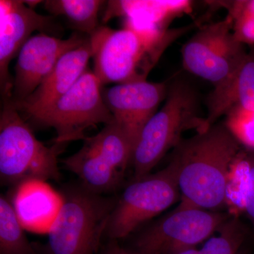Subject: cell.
<instances>
[{"label":"cell","instance_id":"6da1fadb","mask_svg":"<svg viewBox=\"0 0 254 254\" xmlns=\"http://www.w3.org/2000/svg\"><path fill=\"white\" fill-rule=\"evenodd\" d=\"M243 146L225 124H214L174 148L180 205L217 211L226 206L230 169Z\"/></svg>","mask_w":254,"mask_h":254},{"label":"cell","instance_id":"7a4b0ae2","mask_svg":"<svg viewBox=\"0 0 254 254\" xmlns=\"http://www.w3.org/2000/svg\"><path fill=\"white\" fill-rule=\"evenodd\" d=\"M185 31H166L131 18L122 29L99 26L89 36L93 73L102 85L146 81L165 50Z\"/></svg>","mask_w":254,"mask_h":254},{"label":"cell","instance_id":"3957f363","mask_svg":"<svg viewBox=\"0 0 254 254\" xmlns=\"http://www.w3.org/2000/svg\"><path fill=\"white\" fill-rule=\"evenodd\" d=\"M204 131L205 118L200 115L198 94L187 82L177 80L168 86L165 103L150 119L143 130L132 155L134 180L149 175L155 165L181 142L187 130Z\"/></svg>","mask_w":254,"mask_h":254},{"label":"cell","instance_id":"277c9868","mask_svg":"<svg viewBox=\"0 0 254 254\" xmlns=\"http://www.w3.org/2000/svg\"><path fill=\"white\" fill-rule=\"evenodd\" d=\"M63 204L48 232L45 254H98L117 198L82 186L64 187Z\"/></svg>","mask_w":254,"mask_h":254},{"label":"cell","instance_id":"5b68a950","mask_svg":"<svg viewBox=\"0 0 254 254\" xmlns=\"http://www.w3.org/2000/svg\"><path fill=\"white\" fill-rule=\"evenodd\" d=\"M47 147L38 141L11 100H4L0 115V180L15 187L23 182L61 179L58 155L63 145Z\"/></svg>","mask_w":254,"mask_h":254},{"label":"cell","instance_id":"8992f818","mask_svg":"<svg viewBox=\"0 0 254 254\" xmlns=\"http://www.w3.org/2000/svg\"><path fill=\"white\" fill-rule=\"evenodd\" d=\"M133 151L131 140L115 121L95 136L86 137L81 149L62 163L78 177L82 186L104 195L121 185Z\"/></svg>","mask_w":254,"mask_h":254},{"label":"cell","instance_id":"52a82bcc","mask_svg":"<svg viewBox=\"0 0 254 254\" xmlns=\"http://www.w3.org/2000/svg\"><path fill=\"white\" fill-rule=\"evenodd\" d=\"M101 86L93 71L87 68L66 94L31 120L41 126L55 128V143L85 140L87 128L115 122L103 99Z\"/></svg>","mask_w":254,"mask_h":254},{"label":"cell","instance_id":"ba28073f","mask_svg":"<svg viewBox=\"0 0 254 254\" xmlns=\"http://www.w3.org/2000/svg\"><path fill=\"white\" fill-rule=\"evenodd\" d=\"M180 199L176 172L171 163L155 174L133 180L117 198L105 235L125 238Z\"/></svg>","mask_w":254,"mask_h":254},{"label":"cell","instance_id":"9c48e42d","mask_svg":"<svg viewBox=\"0 0 254 254\" xmlns=\"http://www.w3.org/2000/svg\"><path fill=\"white\" fill-rule=\"evenodd\" d=\"M247 54L234 35L230 16L202 26L182 48L184 68L214 86L230 77Z\"/></svg>","mask_w":254,"mask_h":254},{"label":"cell","instance_id":"30bf717a","mask_svg":"<svg viewBox=\"0 0 254 254\" xmlns=\"http://www.w3.org/2000/svg\"><path fill=\"white\" fill-rule=\"evenodd\" d=\"M230 216V214L179 205L138 235L133 252L171 254L193 248L210 238Z\"/></svg>","mask_w":254,"mask_h":254},{"label":"cell","instance_id":"8fae6325","mask_svg":"<svg viewBox=\"0 0 254 254\" xmlns=\"http://www.w3.org/2000/svg\"><path fill=\"white\" fill-rule=\"evenodd\" d=\"M88 39L77 33L65 40L44 33L31 37L18 53L11 102L18 103L27 98L53 71L63 55L81 46Z\"/></svg>","mask_w":254,"mask_h":254},{"label":"cell","instance_id":"7c38bea8","mask_svg":"<svg viewBox=\"0 0 254 254\" xmlns=\"http://www.w3.org/2000/svg\"><path fill=\"white\" fill-rule=\"evenodd\" d=\"M167 92L165 83L143 81L117 84L103 93L105 104L133 148L143 127L166 98Z\"/></svg>","mask_w":254,"mask_h":254},{"label":"cell","instance_id":"4fadbf2b","mask_svg":"<svg viewBox=\"0 0 254 254\" xmlns=\"http://www.w3.org/2000/svg\"><path fill=\"white\" fill-rule=\"evenodd\" d=\"M53 17L38 14L24 1H0V85L3 100L12 95L9 65L35 31L50 29Z\"/></svg>","mask_w":254,"mask_h":254},{"label":"cell","instance_id":"5bb4252c","mask_svg":"<svg viewBox=\"0 0 254 254\" xmlns=\"http://www.w3.org/2000/svg\"><path fill=\"white\" fill-rule=\"evenodd\" d=\"M92 55L88 38L81 46L63 55L53 71L27 98L18 103L11 102L15 108L29 119L48 109L79 79L87 69Z\"/></svg>","mask_w":254,"mask_h":254},{"label":"cell","instance_id":"9a60e30c","mask_svg":"<svg viewBox=\"0 0 254 254\" xmlns=\"http://www.w3.org/2000/svg\"><path fill=\"white\" fill-rule=\"evenodd\" d=\"M10 202L23 229L48 233L59 213L63 198L46 182L32 180L15 187Z\"/></svg>","mask_w":254,"mask_h":254},{"label":"cell","instance_id":"2e32d148","mask_svg":"<svg viewBox=\"0 0 254 254\" xmlns=\"http://www.w3.org/2000/svg\"><path fill=\"white\" fill-rule=\"evenodd\" d=\"M206 105V128L233 110H254V53L247 54L243 63L230 77L214 86L207 98Z\"/></svg>","mask_w":254,"mask_h":254},{"label":"cell","instance_id":"e0dca14e","mask_svg":"<svg viewBox=\"0 0 254 254\" xmlns=\"http://www.w3.org/2000/svg\"><path fill=\"white\" fill-rule=\"evenodd\" d=\"M190 9L189 1H110L105 19L124 15L164 28V23Z\"/></svg>","mask_w":254,"mask_h":254},{"label":"cell","instance_id":"ac0fdd59","mask_svg":"<svg viewBox=\"0 0 254 254\" xmlns=\"http://www.w3.org/2000/svg\"><path fill=\"white\" fill-rule=\"evenodd\" d=\"M104 1L99 0H49L45 6L51 14L66 18L73 27L91 36L98 26V12Z\"/></svg>","mask_w":254,"mask_h":254},{"label":"cell","instance_id":"d6986e66","mask_svg":"<svg viewBox=\"0 0 254 254\" xmlns=\"http://www.w3.org/2000/svg\"><path fill=\"white\" fill-rule=\"evenodd\" d=\"M11 202L0 197V254H36Z\"/></svg>","mask_w":254,"mask_h":254},{"label":"cell","instance_id":"ffe728a7","mask_svg":"<svg viewBox=\"0 0 254 254\" xmlns=\"http://www.w3.org/2000/svg\"><path fill=\"white\" fill-rule=\"evenodd\" d=\"M247 187L248 163L245 148H242L232 163L227 181L226 206L232 216L238 217L240 213H245Z\"/></svg>","mask_w":254,"mask_h":254},{"label":"cell","instance_id":"44dd1931","mask_svg":"<svg viewBox=\"0 0 254 254\" xmlns=\"http://www.w3.org/2000/svg\"><path fill=\"white\" fill-rule=\"evenodd\" d=\"M199 250L200 254H237L245 241L247 230L237 216L230 217Z\"/></svg>","mask_w":254,"mask_h":254},{"label":"cell","instance_id":"7402d4cb","mask_svg":"<svg viewBox=\"0 0 254 254\" xmlns=\"http://www.w3.org/2000/svg\"><path fill=\"white\" fill-rule=\"evenodd\" d=\"M232 20V31L242 44L254 43V0L236 1L229 8Z\"/></svg>","mask_w":254,"mask_h":254},{"label":"cell","instance_id":"603a6c76","mask_svg":"<svg viewBox=\"0 0 254 254\" xmlns=\"http://www.w3.org/2000/svg\"><path fill=\"white\" fill-rule=\"evenodd\" d=\"M225 124L242 146L254 150V110H233Z\"/></svg>","mask_w":254,"mask_h":254},{"label":"cell","instance_id":"cb8c5ba5","mask_svg":"<svg viewBox=\"0 0 254 254\" xmlns=\"http://www.w3.org/2000/svg\"><path fill=\"white\" fill-rule=\"evenodd\" d=\"M245 148L246 158L248 163V187L245 213L254 228V150Z\"/></svg>","mask_w":254,"mask_h":254},{"label":"cell","instance_id":"d4e9b609","mask_svg":"<svg viewBox=\"0 0 254 254\" xmlns=\"http://www.w3.org/2000/svg\"><path fill=\"white\" fill-rule=\"evenodd\" d=\"M100 254H137L133 251L127 250L119 245L117 240H110Z\"/></svg>","mask_w":254,"mask_h":254},{"label":"cell","instance_id":"484cf974","mask_svg":"<svg viewBox=\"0 0 254 254\" xmlns=\"http://www.w3.org/2000/svg\"><path fill=\"white\" fill-rule=\"evenodd\" d=\"M171 254H200V251L198 249L195 248V247H193V248H188L185 249V250L177 251V252H174V253Z\"/></svg>","mask_w":254,"mask_h":254},{"label":"cell","instance_id":"4316f807","mask_svg":"<svg viewBox=\"0 0 254 254\" xmlns=\"http://www.w3.org/2000/svg\"><path fill=\"white\" fill-rule=\"evenodd\" d=\"M25 4L27 5L28 6H29V7L32 8V9H33V7H34L35 6H36L37 4H39V3L42 2L41 1H24Z\"/></svg>","mask_w":254,"mask_h":254}]
</instances>
